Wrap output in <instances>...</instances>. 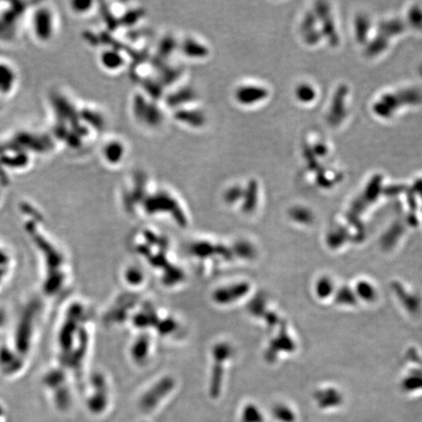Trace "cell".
<instances>
[{
  "label": "cell",
  "mask_w": 422,
  "mask_h": 422,
  "mask_svg": "<svg viewBox=\"0 0 422 422\" xmlns=\"http://www.w3.org/2000/svg\"><path fill=\"white\" fill-rule=\"evenodd\" d=\"M32 2H0V46H14L25 34V23Z\"/></svg>",
  "instance_id": "7a4b0ae2"
},
{
  "label": "cell",
  "mask_w": 422,
  "mask_h": 422,
  "mask_svg": "<svg viewBox=\"0 0 422 422\" xmlns=\"http://www.w3.org/2000/svg\"><path fill=\"white\" fill-rule=\"evenodd\" d=\"M2 106H4V101H1V100H0V110H1L2 109Z\"/></svg>",
  "instance_id": "277c9868"
},
{
  "label": "cell",
  "mask_w": 422,
  "mask_h": 422,
  "mask_svg": "<svg viewBox=\"0 0 422 422\" xmlns=\"http://www.w3.org/2000/svg\"><path fill=\"white\" fill-rule=\"evenodd\" d=\"M21 84V74L16 63L0 56V100L6 101L15 96Z\"/></svg>",
  "instance_id": "3957f363"
},
{
  "label": "cell",
  "mask_w": 422,
  "mask_h": 422,
  "mask_svg": "<svg viewBox=\"0 0 422 422\" xmlns=\"http://www.w3.org/2000/svg\"><path fill=\"white\" fill-rule=\"evenodd\" d=\"M59 19L49 2H32L25 23V34L37 46H46L56 37Z\"/></svg>",
  "instance_id": "6da1fadb"
}]
</instances>
